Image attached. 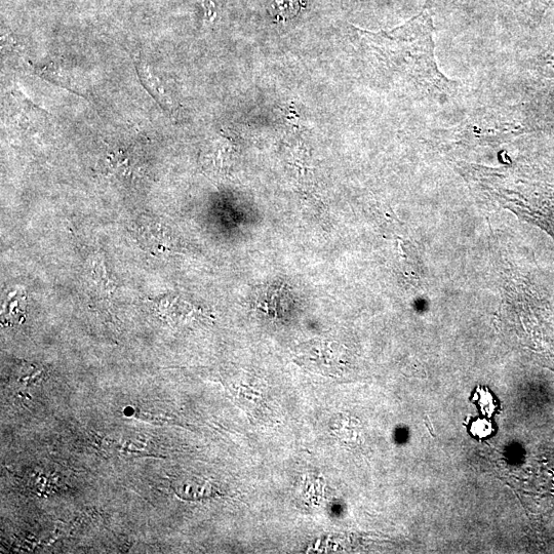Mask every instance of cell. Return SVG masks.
<instances>
[{
    "instance_id": "3957f363",
    "label": "cell",
    "mask_w": 554,
    "mask_h": 554,
    "mask_svg": "<svg viewBox=\"0 0 554 554\" xmlns=\"http://www.w3.org/2000/svg\"><path fill=\"white\" fill-rule=\"evenodd\" d=\"M90 270L95 289L104 298L110 299L113 295L114 283L102 256H97L91 261Z\"/></svg>"
},
{
    "instance_id": "7a4b0ae2",
    "label": "cell",
    "mask_w": 554,
    "mask_h": 554,
    "mask_svg": "<svg viewBox=\"0 0 554 554\" xmlns=\"http://www.w3.org/2000/svg\"><path fill=\"white\" fill-rule=\"evenodd\" d=\"M141 243L153 254H165L171 251V239L160 224L141 223L138 226Z\"/></svg>"
},
{
    "instance_id": "6da1fadb",
    "label": "cell",
    "mask_w": 554,
    "mask_h": 554,
    "mask_svg": "<svg viewBox=\"0 0 554 554\" xmlns=\"http://www.w3.org/2000/svg\"><path fill=\"white\" fill-rule=\"evenodd\" d=\"M433 21L428 10L390 31L356 28L363 46L386 71L424 95H452L455 83L439 69L434 55Z\"/></svg>"
},
{
    "instance_id": "5b68a950",
    "label": "cell",
    "mask_w": 554,
    "mask_h": 554,
    "mask_svg": "<svg viewBox=\"0 0 554 554\" xmlns=\"http://www.w3.org/2000/svg\"><path fill=\"white\" fill-rule=\"evenodd\" d=\"M532 2L535 5H537L540 8V10L543 12L550 4L551 0H532Z\"/></svg>"
},
{
    "instance_id": "277c9868",
    "label": "cell",
    "mask_w": 554,
    "mask_h": 554,
    "mask_svg": "<svg viewBox=\"0 0 554 554\" xmlns=\"http://www.w3.org/2000/svg\"><path fill=\"white\" fill-rule=\"evenodd\" d=\"M474 427H476V430H474V433L479 434L480 437H485L484 434H488L490 431V425H488L485 421H478L474 423Z\"/></svg>"
}]
</instances>
